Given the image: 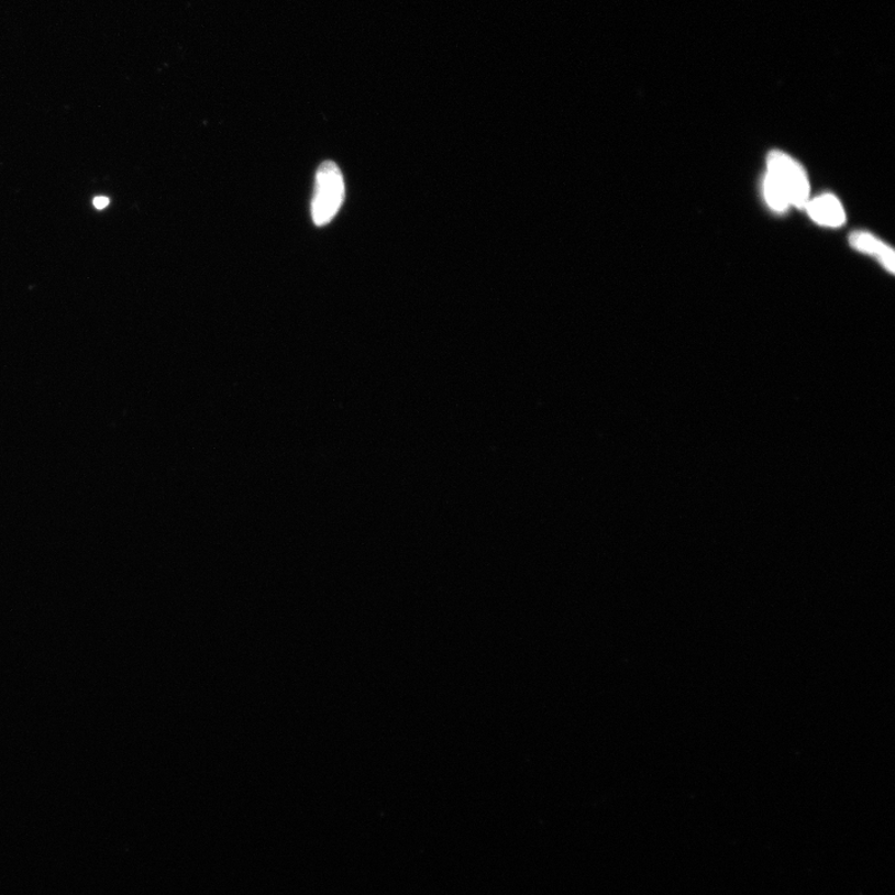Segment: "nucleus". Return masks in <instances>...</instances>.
<instances>
[{
  "label": "nucleus",
  "instance_id": "nucleus-4",
  "mask_svg": "<svg viewBox=\"0 0 895 895\" xmlns=\"http://www.w3.org/2000/svg\"><path fill=\"white\" fill-rule=\"evenodd\" d=\"M850 242L857 251L875 256L885 269L894 273L895 256L892 247L882 243L870 233L854 232L850 236Z\"/></svg>",
  "mask_w": 895,
  "mask_h": 895
},
{
  "label": "nucleus",
  "instance_id": "nucleus-1",
  "mask_svg": "<svg viewBox=\"0 0 895 895\" xmlns=\"http://www.w3.org/2000/svg\"><path fill=\"white\" fill-rule=\"evenodd\" d=\"M311 203L312 221L318 226L328 225L345 201V183L335 162L327 161L319 167Z\"/></svg>",
  "mask_w": 895,
  "mask_h": 895
},
{
  "label": "nucleus",
  "instance_id": "nucleus-3",
  "mask_svg": "<svg viewBox=\"0 0 895 895\" xmlns=\"http://www.w3.org/2000/svg\"><path fill=\"white\" fill-rule=\"evenodd\" d=\"M809 217L827 226H841L846 222L843 207L832 195H824L806 205Z\"/></svg>",
  "mask_w": 895,
  "mask_h": 895
},
{
  "label": "nucleus",
  "instance_id": "nucleus-2",
  "mask_svg": "<svg viewBox=\"0 0 895 895\" xmlns=\"http://www.w3.org/2000/svg\"><path fill=\"white\" fill-rule=\"evenodd\" d=\"M767 174L783 188L788 205L804 208L808 203L809 185L805 169L783 152L774 151L767 157Z\"/></svg>",
  "mask_w": 895,
  "mask_h": 895
},
{
  "label": "nucleus",
  "instance_id": "nucleus-5",
  "mask_svg": "<svg viewBox=\"0 0 895 895\" xmlns=\"http://www.w3.org/2000/svg\"><path fill=\"white\" fill-rule=\"evenodd\" d=\"M764 194L767 205L773 208L774 211H786L787 207L789 206L787 197L783 188H781V186L776 183V179L769 174L764 179Z\"/></svg>",
  "mask_w": 895,
  "mask_h": 895
},
{
  "label": "nucleus",
  "instance_id": "nucleus-6",
  "mask_svg": "<svg viewBox=\"0 0 895 895\" xmlns=\"http://www.w3.org/2000/svg\"><path fill=\"white\" fill-rule=\"evenodd\" d=\"M110 205L108 197H97L93 199V206L97 209H104Z\"/></svg>",
  "mask_w": 895,
  "mask_h": 895
}]
</instances>
